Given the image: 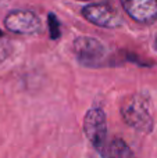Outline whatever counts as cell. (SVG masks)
<instances>
[{
  "label": "cell",
  "mask_w": 157,
  "mask_h": 158,
  "mask_svg": "<svg viewBox=\"0 0 157 158\" xmlns=\"http://www.w3.org/2000/svg\"><path fill=\"white\" fill-rule=\"evenodd\" d=\"M0 36H3V32H2V29H0Z\"/></svg>",
  "instance_id": "obj_10"
},
{
  "label": "cell",
  "mask_w": 157,
  "mask_h": 158,
  "mask_svg": "<svg viewBox=\"0 0 157 158\" xmlns=\"http://www.w3.org/2000/svg\"><path fill=\"white\" fill-rule=\"evenodd\" d=\"M79 2H89V0H79Z\"/></svg>",
  "instance_id": "obj_11"
},
{
  "label": "cell",
  "mask_w": 157,
  "mask_h": 158,
  "mask_svg": "<svg viewBox=\"0 0 157 158\" xmlns=\"http://www.w3.org/2000/svg\"><path fill=\"white\" fill-rule=\"evenodd\" d=\"M155 46H156V50H157V35H156V39H155Z\"/></svg>",
  "instance_id": "obj_9"
},
{
  "label": "cell",
  "mask_w": 157,
  "mask_h": 158,
  "mask_svg": "<svg viewBox=\"0 0 157 158\" xmlns=\"http://www.w3.org/2000/svg\"><path fill=\"white\" fill-rule=\"evenodd\" d=\"M121 117L127 125L142 133H149L153 129V117L149 104L143 96L134 94L121 106Z\"/></svg>",
  "instance_id": "obj_1"
},
{
  "label": "cell",
  "mask_w": 157,
  "mask_h": 158,
  "mask_svg": "<svg viewBox=\"0 0 157 158\" xmlns=\"http://www.w3.org/2000/svg\"><path fill=\"white\" fill-rule=\"evenodd\" d=\"M74 53L81 65L99 68L106 65L108 60V52L106 46L95 38L78 36L74 40Z\"/></svg>",
  "instance_id": "obj_2"
},
{
  "label": "cell",
  "mask_w": 157,
  "mask_h": 158,
  "mask_svg": "<svg viewBox=\"0 0 157 158\" xmlns=\"http://www.w3.org/2000/svg\"><path fill=\"white\" fill-rule=\"evenodd\" d=\"M129 18L141 25H152L157 21V0H120Z\"/></svg>",
  "instance_id": "obj_6"
},
{
  "label": "cell",
  "mask_w": 157,
  "mask_h": 158,
  "mask_svg": "<svg viewBox=\"0 0 157 158\" xmlns=\"http://www.w3.org/2000/svg\"><path fill=\"white\" fill-rule=\"evenodd\" d=\"M47 22H49V33L52 39H58L60 38V22H58L57 17L53 13L47 15Z\"/></svg>",
  "instance_id": "obj_8"
},
{
  "label": "cell",
  "mask_w": 157,
  "mask_h": 158,
  "mask_svg": "<svg viewBox=\"0 0 157 158\" xmlns=\"http://www.w3.org/2000/svg\"><path fill=\"white\" fill-rule=\"evenodd\" d=\"M83 132L92 146L102 154L107 143V119L102 108L95 107L86 112L83 118Z\"/></svg>",
  "instance_id": "obj_4"
},
{
  "label": "cell",
  "mask_w": 157,
  "mask_h": 158,
  "mask_svg": "<svg viewBox=\"0 0 157 158\" xmlns=\"http://www.w3.org/2000/svg\"><path fill=\"white\" fill-rule=\"evenodd\" d=\"M103 157H120V158H127L132 157L134 153L131 151V148L128 147V144L120 137L110 140L106 143L104 150L102 153Z\"/></svg>",
  "instance_id": "obj_7"
},
{
  "label": "cell",
  "mask_w": 157,
  "mask_h": 158,
  "mask_svg": "<svg viewBox=\"0 0 157 158\" xmlns=\"http://www.w3.org/2000/svg\"><path fill=\"white\" fill-rule=\"evenodd\" d=\"M82 17L88 22L100 28H118L122 25L124 19L120 11L110 3H92L86 4L81 10Z\"/></svg>",
  "instance_id": "obj_3"
},
{
  "label": "cell",
  "mask_w": 157,
  "mask_h": 158,
  "mask_svg": "<svg viewBox=\"0 0 157 158\" xmlns=\"http://www.w3.org/2000/svg\"><path fill=\"white\" fill-rule=\"evenodd\" d=\"M4 27L15 35H35L42 29L38 14L29 10H13L6 15Z\"/></svg>",
  "instance_id": "obj_5"
}]
</instances>
